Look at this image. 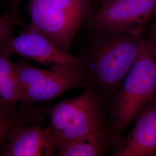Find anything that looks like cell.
Here are the masks:
<instances>
[{"instance_id": "cell-1", "label": "cell", "mask_w": 156, "mask_h": 156, "mask_svg": "<svg viewBox=\"0 0 156 156\" xmlns=\"http://www.w3.org/2000/svg\"><path fill=\"white\" fill-rule=\"evenodd\" d=\"M97 33L85 60L79 61L87 86L102 101L116 93L138 56L143 38L141 34L129 33Z\"/></svg>"}, {"instance_id": "cell-2", "label": "cell", "mask_w": 156, "mask_h": 156, "mask_svg": "<svg viewBox=\"0 0 156 156\" xmlns=\"http://www.w3.org/2000/svg\"><path fill=\"white\" fill-rule=\"evenodd\" d=\"M156 94V58L150 38L112 99L110 137L118 140Z\"/></svg>"}, {"instance_id": "cell-3", "label": "cell", "mask_w": 156, "mask_h": 156, "mask_svg": "<svg viewBox=\"0 0 156 156\" xmlns=\"http://www.w3.org/2000/svg\"><path fill=\"white\" fill-rule=\"evenodd\" d=\"M101 103L96 91L88 87L78 96L45 109L57 152L85 136L104 131Z\"/></svg>"}, {"instance_id": "cell-4", "label": "cell", "mask_w": 156, "mask_h": 156, "mask_svg": "<svg viewBox=\"0 0 156 156\" xmlns=\"http://www.w3.org/2000/svg\"><path fill=\"white\" fill-rule=\"evenodd\" d=\"M95 8L91 0H28L30 24L69 52L78 30Z\"/></svg>"}, {"instance_id": "cell-5", "label": "cell", "mask_w": 156, "mask_h": 156, "mask_svg": "<svg viewBox=\"0 0 156 156\" xmlns=\"http://www.w3.org/2000/svg\"><path fill=\"white\" fill-rule=\"evenodd\" d=\"M23 106L52 100L68 91L87 86L80 69H44L28 62L14 63Z\"/></svg>"}, {"instance_id": "cell-6", "label": "cell", "mask_w": 156, "mask_h": 156, "mask_svg": "<svg viewBox=\"0 0 156 156\" xmlns=\"http://www.w3.org/2000/svg\"><path fill=\"white\" fill-rule=\"evenodd\" d=\"M156 15V0H105L97 6L85 24L96 33L141 34Z\"/></svg>"}, {"instance_id": "cell-7", "label": "cell", "mask_w": 156, "mask_h": 156, "mask_svg": "<svg viewBox=\"0 0 156 156\" xmlns=\"http://www.w3.org/2000/svg\"><path fill=\"white\" fill-rule=\"evenodd\" d=\"M12 53L33 60L52 69H80L78 58L62 50L30 24L7 46Z\"/></svg>"}, {"instance_id": "cell-8", "label": "cell", "mask_w": 156, "mask_h": 156, "mask_svg": "<svg viewBox=\"0 0 156 156\" xmlns=\"http://www.w3.org/2000/svg\"><path fill=\"white\" fill-rule=\"evenodd\" d=\"M135 122L127 135L120 140L113 155L156 156V94Z\"/></svg>"}, {"instance_id": "cell-9", "label": "cell", "mask_w": 156, "mask_h": 156, "mask_svg": "<svg viewBox=\"0 0 156 156\" xmlns=\"http://www.w3.org/2000/svg\"><path fill=\"white\" fill-rule=\"evenodd\" d=\"M55 140L47 127L24 124L15 128L0 151L2 156H56Z\"/></svg>"}, {"instance_id": "cell-10", "label": "cell", "mask_w": 156, "mask_h": 156, "mask_svg": "<svg viewBox=\"0 0 156 156\" xmlns=\"http://www.w3.org/2000/svg\"><path fill=\"white\" fill-rule=\"evenodd\" d=\"M11 51L5 47L0 48V109L13 112L20 109V92L14 67L11 60Z\"/></svg>"}, {"instance_id": "cell-11", "label": "cell", "mask_w": 156, "mask_h": 156, "mask_svg": "<svg viewBox=\"0 0 156 156\" xmlns=\"http://www.w3.org/2000/svg\"><path fill=\"white\" fill-rule=\"evenodd\" d=\"M44 112L35 106H23L13 112H6L0 109V151L15 128L24 124H41Z\"/></svg>"}, {"instance_id": "cell-12", "label": "cell", "mask_w": 156, "mask_h": 156, "mask_svg": "<svg viewBox=\"0 0 156 156\" xmlns=\"http://www.w3.org/2000/svg\"><path fill=\"white\" fill-rule=\"evenodd\" d=\"M107 140L104 131L85 136L58 151L56 156H96L106 150Z\"/></svg>"}, {"instance_id": "cell-13", "label": "cell", "mask_w": 156, "mask_h": 156, "mask_svg": "<svg viewBox=\"0 0 156 156\" xmlns=\"http://www.w3.org/2000/svg\"><path fill=\"white\" fill-rule=\"evenodd\" d=\"M19 23L18 15L12 12L0 17V48L9 45L15 37V28Z\"/></svg>"}, {"instance_id": "cell-14", "label": "cell", "mask_w": 156, "mask_h": 156, "mask_svg": "<svg viewBox=\"0 0 156 156\" xmlns=\"http://www.w3.org/2000/svg\"><path fill=\"white\" fill-rule=\"evenodd\" d=\"M150 39L153 45V50L156 58V15L154 16V22L153 25Z\"/></svg>"}, {"instance_id": "cell-15", "label": "cell", "mask_w": 156, "mask_h": 156, "mask_svg": "<svg viewBox=\"0 0 156 156\" xmlns=\"http://www.w3.org/2000/svg\"><path fill=\"white\" fill-rule=\"evenodd\" d=\"M22 0H11V12L17 15L19 8L20 5Z\"/></svg>"}, {"instance_id": "cell-16", "label": "cell", "mask_w": 156, "mask_h": 156, "mask_svg": "<svg viewBox=\"0 0 156 156\" xmlns=\"http://www.w3.org/2000/svg\"><path fill=\"white\" fill-rule=\"evenodd\" d=\"M95 7L96 8L98 5H99L102 2H103L104 1H105V0H91Z\"/></svg>"}]
</instances>
